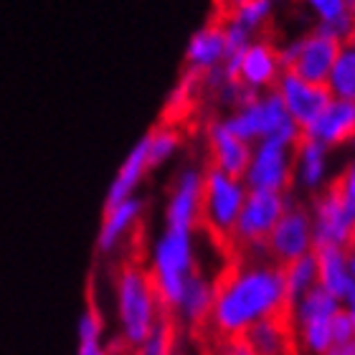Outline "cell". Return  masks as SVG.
Here are the masks:
<instances>
[{"label": "cell", "mask_w": 355, "mask_h": 355, "mask_svg": "<svg viewBox=\"0 0 355 355\" xmlns=\"http://www.w3.org/2000/svg\"><path fill=\"white\" fill-rule=\"evenodd\" d=\"M289 312L282 266L266 257H239L216 277V295L206 330L221 343L239 340L259 320Z\"/></svg>", "instance_id": "1"}, {"label": "cell", "mask_w": 355, "mask_h": 355, "mask_svg": "<svg viewBox=\"0 0 355 355\" xmlns=\"http://www.w3.org/2000/svg\"><path fill=\"white\" fill-rule=\"evenodd\" d=\"M114 304H117L119 338L135 353L145 343L150 330L165 318L148 266L140 261H125L119 266L114 277Z\"/></svg>", "instance_id": "2"}, {"label": "cell", "mask_w": 355, "mask_h": 355, "mask_svg": "<svg viewBox=\"0 0 355 355\" xmlns=\"http://www.w3.org/2000/svg\"><path fill=\"white\" fill-rule=\"evenodd\" d=\"M196 231L198 229L163 223L160 236L153 241V249H150L148 274L168 318L175 310L188 279L200 269L196 257Z\"/></svg>", "instance_id": "3"}, {"label": "cell", "mask_w": 355, "mask_h": 355, "mask_svg": "<svg viewBox=\"0 0 355 355\" xmlns=\"http://www.w3.org/2000/svg\"><path fill=\"white\" fill-rule=\"evenodd\" d=\"M223 119L239 137H244L252 145L261 140H279L287 145H297L302 137V130L289 119L287 110L274 89L264 94H246L234 110H229Z\"/></svg>", "instance_id": "4"}, {"label": "cell", "mask_w": 355, "mask_h": 355, "mask_svg": "<svg viewBox=\"0 0 355 355\" xmlns=\"http://www.w3.org/2000/svg\"><path fill=\"white\" fill-rule=\"evenodd\" d=\"M343 310V302L327 295L322 287L310 289L289 304V320L295 327L297 353L325 355L333 348V318Z\"/></svg>", "instance_id": "5"}, {"label": "cell", "mask_w": 355, "mask_h": 355, "mask_svg": "<svg viewBox=\"0 0 355 355\" xmlns=\"http://www.w3.org/2000/svg\"><path fill=\"white\" fill-rule=\"evenodd\" d=\"M249 188L241 178L226 173L203 171V200H200V226L216 239L229 244L236 218L241 214Z\"/></svg>", "instance_id": "6"}, {"label": "cell", "mask_w": 355, "mask_h": 355, "mask_svg": "<svg viewBox=\"0 0 355 355\" xmlns=\"http://www.w3.org/2000/svg\"><path fill=\"white\" fill-rule=\"evenodd\" d=\"M289 203H292L289 193L249 191L241 214L236 218V226H234V234L229 239V244H234L239 257H266V239Z\"/></svg>", "instance_id": "7"}, {"label": "cell", "mask_w": 355, "mask_h": 355, "mask_svg": "<svg viewBox=\"0 0 355 355\" xmlns=\"http://www.w3.org/2000/svg\"><path fill=\"white\" fill-rule=\"evenodd\" d=\"M343 44L345 41H340L335 33L315 26L304 31L302 36L287 38L284 44H279L282 69L307 82L325 84Z\"/></svg>", "instance_id": "8"}, {"label": "cell", "mask_w": 355, "mask_h": 355, "mask_svg": "<svg viewBox=\"0 0 355 355\" xmlns=\"http://www.w3.org/2000/svg\"><path fill=\"white\" fill-rule=\"evenodd\" d=\"M223 71L236 79L239 87L246 94H264L272 92L284 74L279 59V46L269 41V38H254L241 49L239 53L229 56L223 64Z\"/></svg>", "instance_id": "9"}, {"label": "cell", "mask_w": 355, "mask_h": 355, "mask_svg": "<svg viewBox=\"0 0 355 355\" xmlns=\"http://www.w3.org/2000/svg\"><path fill=\"white\" fill-rule=\"evenodd\" d=\"M315 249H345L355 246V206L343 200L335 188L327 185L325 191L312 198L310 206Z\"/></svg>", "instance_id": "10"}, {"label": "cell", "mask_w": 355, "mask_h": 355, "mask_svg": "<svg viewBox=\"0 0 355 355\" xmlns=\"http://www.w3.org/2000/svg\"><path fill=\"white\" fill-rule=\"evenodd\" d=\"M292 150H295V145L279 140L254 142L249 165L241 175L246 188L259 193L292 191Z\"/></svg>", "instance_id": "11"}, {"label": "cell", "mask_w": 355, "mask_h": 355, "mask_svg": "<svg viewBox=\"0 0 355 355\" xmlns=\"http://www.w3.org/2000/svg\"><path fill=\"white\" fill-rule=\"evenodd\" d=\"M312 252H315V234H312L310 208L292 200L287 211L282 214V218L277 221V226L272 229L269 239H266V259L284 266Z\"/></svg>", "instance_id": "12"}, {"label": "cell", "mask_w": 355, "mask_h": 355, "mask_svg": "<svg viewBox=\"0 0 355 355\" xmlns=\"http://www.w3.org/2000/svg\"><path fill=\"white\" fill-rule=\"evenodd\" d=\"M200 200H203V168L185 165L178 171L165 198V223L200 229Z\"/></svg>", "instance_id": "13"}, {"label": "cell", "mask_w": 355, "mask_h": 355, "mask_svg": "<svg viewBox=\"0 0 355 355\" xmlns=\"http://www.w3.org/2000/svg\"><path fill=\"white\" fill-rule=\"evenodd\" d=\"M252 157V142L239 137L226 119H211L206 125V163L211 171L241 178Z\"/></svg>", "instance_id": "14"}, {"label": "cell", "mask_w": 355, "mask_h": 355, "mask_svg": "<svg viewBox=\"0 0 355 355\" xmlns=\"http://www.w3.org/2000/svg\"><path fill=\"white\" fill-rule=\"evenodd\" d=\"M274 92H277V96H279L282 104H284L289 119H292L300 130L310 127L320 112L325 110V104L333 99L325 84L307 82V79H300V76L289 74V71H284V74L279 76Z\"/></svg>", "instance_id": "15"}, {"label": "cell", "mask_w": 355, "mask_h": 355, "mask_svg": "<svg viewBox=\"0 0 355 355\" xmlns=\"http://www.w3.org/2000/svg\"><path fill=\"white\" fill-rule=\"evenodd\" d=\"M226 36H223L221 21H208L206 26H200L191 36L188 46H185V74L206 79L208 74H214L226 64Z\"/></svg>", "instance_id": "16"}, {"label": "cell", "mask_w": 355, "mask_h": 355, "mask_svg": "<svg viewBox=\"0 0 355 355\" xmlns=\"http://www.w3.org/2000/svg\"><path fill=\"white\" fill-rule=\"evenodd\" d=\"M304 137L320 142L322 148L335 150L355 142V102L348 99H330L315 122L302 130Z\"/></svg>", "instance_id": "17"}, {"label": "cell", "mask_w": 355, "mask_h": 355, "mask_svg": "<svg viewBox=\"0 0 355 355\" xmlns=\"http://www.w3.org/2000/svg\"><path fill=\"white\" fill-rule=\"evenodd\" d=\"M327 185H330V150L302 135L292 150V188L318 196Z\"/></svg>", "instance_id": "18"}, {"label": "cell", "mask_w": 355, "mask_h": 355, "mask_svg": "<svg viewBox=\"0 0 355 355\" xmlns=\"http://www.w3.org/2000/svg\"><path fill=\"white\" fill-rule=\"evenodd\" d=\"M214 295L216 279H211L203 269H198L180 292V300H178L175 310L171 312V320L188 330H206L211 307H214Z\"/></svg>", "instance_id": "19"}, {"label": "cell", "mask_w": 355, "mask_h": 355, "mask_svg": "<svg viewBox=\"0 0 355 355\" xmlns=\"http://www.w3.org/2000/svg\"><path fill=\"white\" fill-rule=\"evenodd\" d=\"M142 214H145V203L137 196L122 200V203H114V206H104L102 223L96 231V252L104 257L117 252L119 246L125 244V239L137 229Z\"/></svg>", "instance_id": "20"}, {"label": "cell", "mask_w": 355, "mask_h": 355, "mask_svg": "<svg viewBox=\"0 0 355 355\" xmlns=\"http://www.w3.org/2000/svg\"><path fill=\"white\" fill-rule=\"evenodd\" d=\"M239 340L244 343L252 355H297L295 327H292L289 312L259 320Z\"/></svg>", "instance_id": "21"}, {"label": "cell", "mask_w": 355, "mask_h": 355, "mask_svg": "<svg viewBox=\"0 0 355 355\" xmlns=\"http://www.w3.org/2000/svg\"><path fill=\"white\" fill-rule=\"evenodd\" d=\"M148 173H150L148 145H145V137H140L132 145V150L127 153V157L117 168L114 178H112L104 206H114V203H122L127 198H135V193L142 185V180L148 178Z\"/></svg>", "instance_id": "22"}, {"label": "cell", "mask_w": 355, "mask_h": 355, "mask_svg": "<svg viewBox=\"0 0 355 355\" xmlns=\"http://www.w3.org/2000/svg\"><path fill=\"white\" fill-rule=\"evenodd\" d=\"M315 259H318V287H322L327 295L343 302L355 287L348 266V252L345 249H315Z\"/></svg>", "instance_id": "23"}, {"label": "cell", "mask_w": 355, "mask_h": 355, "mask_svg": "<svg viewBox=\"0 0 355 355\" xmlns=\"http://www.w3.org/2000/svg\"><path fill=\"white\" fill-rule=\"evenodd\" d=\"M310 15L315 18L320 28H327L330 33L350 41L355 31V0H300Z\"/></svg>", "instance_id": "24"}, {"label": "cell", "mask_w": 355, "mask_h": 355, "mask_svg": "<svg viewBox=\"0 0 355 355\" xmlns=\"http://www.w3.org/2000/svg\"><path fill=\"white\" fill-rule=\"evenodd\" d=\"M274 0H231L229 6H223L221 21L236 26L249 38H261L274 18Z\"/></svg>", "instance_id": "25"}, {"label": "cell", "mask_w": 355, "mask_h": 355, "mask_svg": "<svg viewBox=\"0 0 355 355\" xmlns=\"http://www.w3.org/2000/svg\"><path fill=\"white\" fill-rule=\"evenodd\" d=\"M327 92L333 99H348L355 102V44L345 41L335 56V64L327 74Z\"/></svg>", "instance_id": "26"}, {"label": "cell", "mask_w": 355, "mask_h": 355, "mask_svg": "<svg viewBox=\"0 0 355 355\" xmlns=\"http://www.w3.org/2000/svg\"><path fill=\"white\" fill-rule=\"evenodd\" d=\"M282 274H284V287H287L289 304L297 302L302 295H307L310 289L318 287V259H315V252L284 264L282 266Z\"/></svg>", "instance_id": "27"}, {"label": "cell", "mask_w": 355, "mask_h": 355, "mask_svg": "<svg viewBox=\"0 0 355 355\" xmlns=\"http://www.w3.org/2000/svg\"><path fill=\"white\" fill-rule=\"evenodd\" d=\"M142 137H145V145H148L150 171L163 168L165 163H171L173 157L178 155V150H180V142H183L178 127H171V125L153 127V130H148Z\"/></svg>", "instance_id": "28"}, {"label": "cell", "mask_w": 355, "mask_h": 355, "mask_svg": "<svg viewBox=\"0 0 355 355\" xmlns=\"http://www.w3.org/2000/svg\"><path fill=\"white\" fill-rule=\"evenodd\" d=\"M175 322H173L168 315H165L160 322H157L150 335L145 338L140 348L135 350V355H175Z\"/></svg>", "instance_id": "29"}, {"label": "cell", "mask_w": 355, "mask_h": 355, "mask_svg": "<svg viewBox=\"0 0 355 355\" xmlns=\"http://www.w3.org/2000/svg\"><path fill=\"white\" fill-rule=\"evenodd\" d=\"M330 188H335L343 200H348L350 206H355V157L343 168L340 175L330 180Z\"/></svg>", "instance_id": "30"}, {"label": "cell", "mask_w": 355, "mask_h": 355, "mask_svg": "<svg viewBox=\"0 0 355 355\" xmlns=\"http://www.w3.org/2000/svg\"><path fill=\"white\" fill-rule=\"evenodd\" d=\"M355 335V322L348 312L340 310L333 318V345H350Z\"/></svg>", "instance_id": "31"}, {"label": "cell", "mask_w": 355, "mask_h": 355, "mask_svg": "<svg viewBox=\"0 0 355 355\" xmlns=\"http://www.w3.org/2000/svg\"><path fill=\"white\" fill-rule=\"evenodd\" d=\"M76 355H114V353L104 345V338H102V340H79Z\"/></svg>", "instance_id": "32"}, {"label": "cell", "mask_w": 355, "mask_h": 355, "mask_svg": "<svg viewBox=\"0 0 355 355\" xmlns=\"http://www.w3.org/2000/svg\"><path fill=\"white\" fill-rule=\"evenodd\" d=\"M343 310L348 312L350 318H353V322H355V287L350 289V295L343 300Z\"/></svg>", "instance_id": "33"}, {"label": "cell", "mask_w": 355, "mask_h": 355, "mask_svg": "<svg viewBox=\"0 0 355 355\" xmlns=\"http://www.w3.org/2000/svg\"><path fill=\"white\" fill-rule=\"evenodd\" d=\"M325 355H355L353 345H333Z\"/></svg>", "instance_id": "34"}, {"label": "cell", "mask_w": 355, "mask_h": 355, "mask_svg": "<svg viewBox=\"0 0 355 355\" xmlns=\"http://www.w3.org/2000/svg\"><path fill=\"white\" fill-rule=\"evenodd\" d=\"M348 266H350V274H353V279H355V246L348 249Z\"/></svg>", "instance_id": "35"}, {"label": "cell", "mask_w": 355, "mask_h": 355, "mask_svg": "<svg viewBox=\"0 0 355 355\" xmlns=\"http://www.w3.org/2000/svg\"><path fill=\"white\" fill-rule=\"evenodd\" d=\"M350 345H353V350H355V335H353V343H350Z\"/></svg>", "instance_id": "36"}, {"label": "cell", "mask_w": 355, "mask_h": 355, "mask_svg": "<svg viewBox=\"0 0 355 355\" xmlns=\"http://www.w3.org/2000/svg\"><path fill=\"white\" fill-rule=\"evenodd\" d=\"M229 3H231V0H223V6H229Z\"/></svg>", "instance_id": "37"}]
</instances>
